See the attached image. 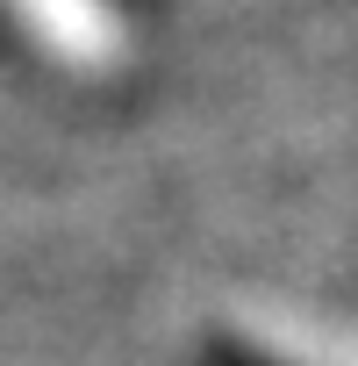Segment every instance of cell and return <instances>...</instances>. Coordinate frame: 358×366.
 I'll list each match as a JSON object with an SVG mask.
<instances>
[{
    "label": "cell",
    "mask_w": 358,
    "mask_h": 366,
    "mask_svg": "<svg viewBox=\"0 0 358 366\" xmlns=\"http://www.w3.org/2000/svg\"><path fill=\"white\" fill-rule=\"evenodd\" d=\"M22 8H29L36 22H51L58 36H79V44H93V15H79V0H22Z\"/></svg>",
    "instance_id": "cell-1"
}]
</instances>
